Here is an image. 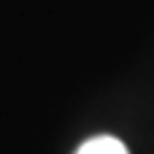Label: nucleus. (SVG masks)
<instances>
[{
    "mask_svg": "<svg viewBox=\"0 0 154 154\" xmlns=\"http://www.w3.org/2000/svg\"><path fill=\"white\" fill-rule=\"evenodd\" d=\"M76 154H130V152H127V146H125L119 138H114V135H95V138L84 141Z\"/></svg>",
    "mask_w": 154,
    "mask_h": 154,
    "instance_id": "f257e3e1",
    "label": "nucleus"
}]
</instances>
